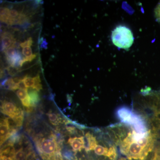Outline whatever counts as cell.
I'll return each mask as SVG.
<instances>
[{"mask_svg": "<svg viewBox=\"0 0 160 160\" xmlns=\"http://www.w3.org/2000/svg\"><path fill=\"white\" fill-rule=\"evenodd\" d=\"M68 142L72 148L73 151L80 152L82 149H85V140L84 137L70 138Z\"/></svg>", "mask_w": 160, "mask_h": 160, "instance_id": "6", "label": "cell"}, {"mask_svg": "<svg viewBox=\"0 0 160 160\" xmlns=\"http://www.w3.org/2000/svg\"><path fill=\"white\" fill-rule=\"evenodd\" d=\"M11 136L9 126L5 119L2 120L1 122V145H3L5 141Z\"/></svg>", "mask_w": 160, "mask_h": 160, "instance_id": "7", "label": "cell"}, {"mask_svg": "<svg viewBox=\"0 0 160 160\" xmlns=\"http://www.w3.org/2000/svg\"><path fill=\"white\" fill-rule=\"evenodd\" d=\"M15 42L14 38H11L9 37H4L2 38V50H6L9 48L12 44Z\"/></svg>", "mask_w": 160, "mask_h": 160, "instance_id": "10", "label": "cell"}, {"mask_svg": "<svg viewBox=\"0 0 160 160\" xmlns=\"http://www.w3.org/2000/svg\"><path fill=\"white\" fill-rule=\"evenodd\" d=\"M2 84V86H5L6 89L12 90V91H15L19 89L18 85L13 82L12 78L6 79L3 81Z\"/></svg>", "mask_w": 160, "mask_h": 160, "instance_id": "11", "label": "cell"}, {"mask_svg": "<svg viewBox=\"0 0 160 160\" xmlns=\"http://www.w3.org/2000/svg\"><path fill=\"white\" fill-rule=\"evenodd\" d=\"M1 160H13L12 158L6 156H1Z\"/></svg>", "mask_w": 160, "mask_h": 160, "instance_id": "26", "label": "cell"}, {"mask_svg": "<svg viewBox=\"0 0 160 160\" xmlns=\"http://www.w3.org/2000/svg\"><path fill=\"white\" fill-rule=\"evenodd\" d=\"M33 43V41L31 38H29L27 39V41H25L24 42L21 43L20 44V46L22 48H25L26 47H30L32 45Z\"/></svg>", "mask_w": 160, "mask_h": 160, "instance_id": "21", "label": "cell"}, {"mask_svg": "<svg viewBox=\"0 0 160 160\" xmlns=\"http://www.w3.org/2000/svg\"><path fill=\"white\" fill-rule=\"evenodd\" d=\"M17 95L19 98L21 100L24 107H29L32 106L30 98L28 94V90L19 89L17 92Z\"/></svg>", "mask_w": 160, "mask_h": 160, "instance_id": "8", "label": "cell"}, {"mask_svg": "<svg viewBox=\"0 0 160 160\" xmlns=\"http://www.w3.org/2000/svg\"><path fill=\"white\" fill-rule=\"evenodd\" d=\"M1 112L12 118L23 114L22 110L18 108L14 103L7 101H5L2 103Z\"/></svg>", "mask_w": 160, "mask_h": 160, "instance_id": "5", "label": "cell"}, {"mask_svg": "<svg viewBox=\"0 0 160 160\" xmlns=\"http://www.w3.org/2000/svg\"><path fill=\"white\" fill-rule=\"evenodd\" d=\"M27 157L28 155L27 153L22 148L15 152L12 159L13 160H26Z\"/></svg>", "mask_w": 160, "mask_h": 160, "instance_id": "13", "label": "cell"}, {"mask_svg": "<svg viewBox=\"0 0 160 160\" xmlns=\"http://www.w3.org/2000/svg\"><path fill=\"white\" fill-rule=\"evenodd\" d=\"M23 54L26 58H29L32 55V50L30 47H26L22 49Z\"/></svg>", "mask_w": 160, "mask_h": 160, "instance_id": "19", "label": "cell"}, {"mask_svg": "<svg viewBox=\"0 0 160 160\" xmlns=\"http://www.w3.org/2000/svg\"><path fill=\"white\" fill-rule=\"evenodd\" d=\"M8 73L11 76H14L18 72L17 68L13 67V66H9L8 68H6Z\"/></svg>", "mask_w": 160, "mask_h": 160, "instance_id": "20", "label": "cell"}, {"mask_svg": "<svg viewBox=\"0 0 160 160\" xmlns=\"http://www.w3.org/2000/svg\"><path fill=\"white\" fill-rule=\"evenodd\" d=\"M111 39L113 45L118 48L128 50L134 42L132 32L128 27L119 26L112 31Z\"/></svg>", "mask_w": 160, "mask_h": 160, "instance_id": "4", "label": "cell"}, {"mask_svg": "<svg viewBox=\"0 0 160 160\" xmlns=\"http://www.w3.org/2000/svg\"><path fill=\"white\" fill-rule=\"evenodd\" d=\"M47 115L49 118V121L53 125H58L59 123L61 122V121H62L61 118H59L58 115L56 113L49 112L47 113Z\"/></svg>", "mask_w": 160, "mask_h": 160, "instance_id": "14", "label": "cell"}, {"mask_svg": "<svg viewBox=\"0 0 160 160\" xmlns=\"http://www.w3.org/2000/svg\"><path fill=\"white\" fill-rule=\"evenodd\" d=\"M119 144L120 151L129 160H146L150 152L132 138L131 132Z\"/></svg>", "mask_w": 160, "mask_h": 160, "instance_id": "1", "label": "cell"}, {"mask_svg": "<svg viewBox=\"0 0 160 160\" xmlns=\"http://www.w3.org/2000/svg\"><path fill=\"white\" fill-rule=\"evenodd\" d=\"M33 78H34V85L32 89H35L38 92H39L41 89H42V86L41 84V80L40 79L39 74H38L36 76Z\"/></svg>", "mask_w": 160, "mask_h": 160, "instance_id": "15", "label": "cell"}, {"mask_svg": "<svg viewBox=\"0 0 160 160\" xmlns=\"http://www.w3.org/2000/svg\"><path fill=\"white\" fill-rule=\"evenodd\" d=\"M20 13H19L15 9H12L10 10L9 12V18H15L18 17V16L19 15Z\"/></svg>", "mask_w": 160, "mask_h": 160, "instance_id": "23", "label": "cell"}, {"mask_svg": "<svg viewBox=\"0 0 160 160\" xmlns=\"http://www.w3.org/2000/svg\"><path fill=\"white\" fill-rule=\"evenodd\" d=\"M17 85L19 89H23V90H28V88L26 87L23 79Z\"/></svg>", "mask_w": 160, "mask_h": 160, "instance_id": "24", "label": "cell"}, {"mask_svg": "<svg viewBox=\"0 0 160 160\" xmlns=\"http://www.w3.org/2000/svg\"><path fill=\"white\" fill-rule=\"evenodd\" d=\"M23 80L27 88H31V87L32 88H33L34 85V78L28 76L27 75L26 76L24 77Z\"/></svg>", "mask_w": 160, "mask_h": 160, "instance_id": "17", "label": "cell"}, {"mask_svg": "<svg viewBox=\"0 0 160 160\" xmlns=\"http://www.w3.org/2000/svg\"><path fill=\"white\" fill-rule=\"evenodd\" d=\"M151 160H160V147L157 148L155 150Z\"/></svg>", "mask_w": 160, "mask_h": 160, "instance_id": "22", "label": "cell"}, {"mask_svg": "<svg viewBox=\"0 0 160 160\" xmlns=\"http://www.w3.org/2000/svg\"><path fill=\"white\" fill-rule=\"evenodd\" d=\"M18 51V50H17L14 47L11 46L6 50L5 53H6V55L7 56V58H12L17 55Z\"/></svg>", "mask_w": 160, "mask_h": 160, "instance_id": "16", "label": "cell"}, {"mask_svg": "<svg viewBox=\"0 0 160 160\" xmlns=\"http://www.w3.org/2000/svg\"><path fill=\"white\" fill-rule=\"evenodd\" d=\"M36 142L38 151L43 159L63 160L61 148L54 134H51L48 138H42Z\"/></svg>", "mask_w": 160, "mask_h": 160, "instance_id": "2", "label": "cell"}, {"mask_svg": "<svg viewBox=\"0 0 160 160\" xmlns=\"http://www.w3.org/2000/svg\"><path fill=\"white\" fill-rule=\"evenodd\" d=\"M28 92L31 101L32 106L34 107L40 101L39 95L38 93V91L36 90H33L32 89L29 91H28Z\"/></svg>", "mask_w": 160, "mask_h": 160, "instance_id": "9", "label": "cell"}, {"mask_svg": "<svg viewBox=\"0 0 160 160\" xmlns=\"http://www.w3.org/2000/svg\"><path fill=\"white\" fill-rule=\"evenodd\" d=\"M12 79L13 82H14L15 84H16V85H18L23 79L20 77H13L12 78Z\"/></svg>", "mask_w": 160, "mask_h": 160, "instance_id": "25", "label": "cell"}, {"mask_svg": "<svg viewBox=\"0 0 160 160\" xmlns=\"http://www.w3.org/2000/svg\"><path fill=\"white\" fill-rule=\"evenodd\" d=\"M9 9L7 8H1V21L2 22L7 23L9 18Z\"/></svg>", "mask_w": 160, "mask_h": 160, "instance_id": "12", "label": "cell"}, {"mask_svg": "<svg viewBox=\"0 0 160 160\" xmlns=\"http://www.w3.org/2000/svg\"><path fill=\"white\" fill-rule=\"evenodd\" d=\"M154 16L157 22L160 24V2L155 8Z\"/></svg>", "mask_w": 160, "mask_h": 160, "instance_id": "18", "label": "cell"}, {"mask_svg": "<svg viewBox=\"0 0 160 160\" xmlns=\"http://www.w3.org/2000/svg\"><path fill=\"white\" fill-rule=\"evenodd\" d=\"M119 120L126 126L131 127L137 132H145L148 131L145 120L128 107H120L116 111Z\"/></svg>", "mask_w": 160, "mask_h": 160, "instance_id": "3", "label": "cell"}]
</instances>
